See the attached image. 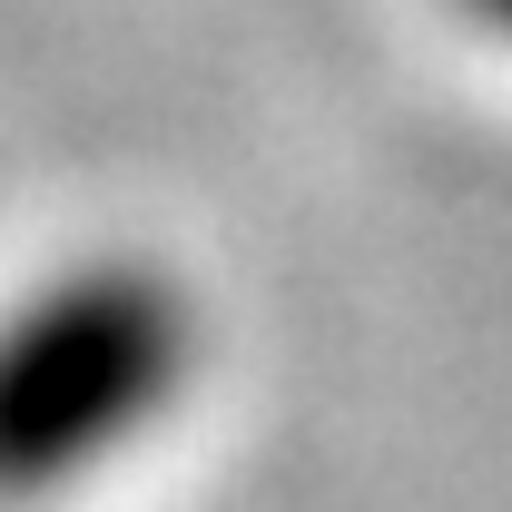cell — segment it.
Returning a JSON list of instances; mask_svg holds the SVG:
<instances>
[{"mask_svg":"<svg viewBox=\"0 0 512 512\" xmlns=\"http://www.w3.org/2000/svg\"><path fill=\"white\" fill-rule=\"evenodd\" d=\"M197 296L148 256H79L0 316V503L79 493L168 424L197 375Z\"/></svg>","mask_w":512,"mask_h":512,"instance_id":"cell-1","label":"cell"},{"mask_svg":"<svg viewBox=\"0 0 512 512\" xmlns=\"http://www.w3.org/2000/svg\"><path fill=\"white\" fill-rule=\"evenodd\" d=\"M463 10H473L483 30H503V40H512V0H463Z\"/></svg>","mask_w":512,"mask_h":512,"instance_id":"cell-2","label":"cell"}]
</instances>
